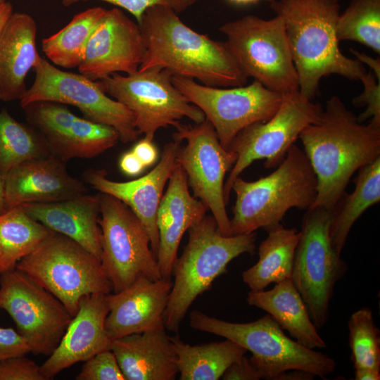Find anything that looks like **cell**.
<instances>
[{
    "label": "cell",
    "instance_id": "cell-1",
    "mask_svg": "<svg viewBox=\"0 0 380 380\" xmlns=\"http://www.w3.org/2000/svg\"><path fill=\"white\" fill-rule=\"evenodd\" d=\"M299 138L317 180L310 208L333 210L353 174L380 157V123L360 122L336 96L327 100L319 119L307 126Z\"/></svg>",
    "mask_w": 380,
    "mask_h": 380
},
{
    "label": "cell",
    "instance_id": "cell-2",
    "mask_svg": "<svg viewBox=\"0 0 380 380\" xmlns=\"http://www.w3.org/2000/svg\"><path fill=\"white\" fill-rule=\"evenodd\" d=\"M177 14L164 6L150 7L144 13L138 25L146 50L138 70L158 67L209 87L245 85L248 77L225 43L196 32Z\"/></svg>",
    "mask_w": 380,
    "mask_h": 380
},
{
    "label": "cell",
    "instance_id": "cell-3",
    "mask_svg": "<svg viewBox=\"0 0 380 380\" xmlns=\"http://www.w3.org/2000/svg\"><path fill=\"white\" fill-rule=\"evenodd\" d=\"M270 8L284 20L298 91L303 96L312 100L319 92L321 80L330 75L360 80L367 72L358 60L340 50L339 0H274Z\"/></svg>",
    "mask_w": 380,
    "mask_h": 380
},
{
    "label": "cell",
    "instance_id": "cell-4",
    "mask_svg": "<svg viewBox=\"0 0 380 380\" xmlns=\"http://www.w3.org/2000/svg\"><path fill=\"white\" fill-rule=\"evenodd\" d=\"M232 190L236 201L231 235L246 234L279 224L291 208L309 209L317 196V180L304 151L293 144L274 172L253 182L238 177Z\"/></svg>",
    "mask_w": 380,
    "mask_h": 380
},
{
    "label": "cell",
    "instance_id": "cell-5",
    "mask_svg": "<svg viewBox=\"0 0 380 380\" xmlns=\"http://www.w3.org/2000/svg\"><path fill=\"white\" fill-rule=\"evenodd\" d=\"M188 242L175 264L174 281L165 312V327L177 334L194 301L243 253L254 254L257 234L223 235L213 215L188 230Z\"/></svg>",
    "mask_w": 380,
    "mask_h": 380
},
{
    "label": "cell",
    "instance_id": "cell-6",
    "mask_svg": "<svg viewBox=\"0 0 380 380\" xmlns=\"http://www.w3.org/2000/svg\"><path fill=\"white\" fill-rule=\"evenodd\" d=\"M189 325L194 329L231 340L250 351L252 355L249 359L261 379L277 380L280 374L292 369L325 379L336 369L333 358L287 336L269 314L253 322L237 323L195 310L190 313Z\"/></svg>",
    "mask_w": 380,
    "mask_h": 380
},
{
    "label": "cell",
    "instance_id": "cell-7",
    "mask_svg": "<svg viewBox=\"0 0 380 380\" xmlns=\"http://www.w3.org/2000/svg\"><path fill=\"white\" fill-rule=\"evenodd\" d=\"M15 269L56 297L72 317L83 296L113 291L101 261L74 240L55 232L22 258Z\"/></svg>",
    "mask_w": 380,
    "mask_h": 380
},
{
    "label": "cell",
    "instance_id": "cell-8",
    "mask_svg": "<svg viewBox=\"0 0 380 380\" xmlns=\"http://www.w3.org/2000/svg\"><path fill=\"white\" fill-rule=\"evenodd\" d=\"M228 50L243 74L266 88L284 94L298 90L283 19L248 15L219 28Z\"/></svg>",
    "mask_w": 380,
    "mask_h": 380
},
{
    "label": "cell",
    "instance_id": "cell-9",
    "mask_svg": "<svg viewBox=\"0 0 380 380\" xmlns=\"http://www.w3.org/2000/svg\"><path fill=\"white\" fill-rule=\"evenodd\" d=\"M333 210L309 208L302 220L295 251L291 280L303 299L316 328L329 317V307L336 283L347 271L331 244Z\"/></svg>",
    "mask_w": 380,
    "mask_h": 380
},
{
    "label": "cell",
    "instance_id": "cell-10",
    "mask_svg": "<svg viewBox=\"0 0 380 380\" xmlns=\"http://www.w3.org/2000/svg\"><path fill=\"white\" fill-rule=\"evenodd\" d=\"M172 76L165 69L153 67L126 76L113 73L99 80L107 94L134 113L139 134L153 140L160 128L176 127L183 118L196 124L205 120L203 111L175 87Z\"/></svg>",
    "mask_w": 380,
    "mask_h": 380
},
{
    "label": "cell",
    "instance_id": "cell-11",
    "mask_svg": "<svg viewBox=\"0 0 380 380\" xmlns=\"http://www.w3.org/2000/svg\"><path fill=\"white\" fill-rule=\"evenodd\" d=\"M102 268L119 292L138 278L162 277L149 235L133 211L117 198L100 192Z\"/></svg>",
    "mask_w": 380,
    "mask_h": 380
},
{
    "label": "cell",
    "instance_id": "cell-12",
    "mask_svg": "<svg viewBox=\"0 0 380 380\" xmlns=\"http://www.w3.org/2000/svg\"><path fill=\"white\" fill-rule=\"evenodd\" d=\"M323 109L298 90L292 91L284 94L281 106L269 120L242 129L228 148L237 158L224 184L226 204L234 181L247 167L257 160H265V168L278 166L301 132L319 119Z\"/></svg>",
    "mask_w": 380,
    "mask_h": 380
},
{
    "label": "cell",
    "instance_id": "cell-13",
    "mask_svg": "<svg viewBox=\"0 0 380 380\" xmlns=\"http://www.w3.org/2000/svg\"><path fill=\"white\" fill-rule=\"evenodd\" d=\"M33 70L34 80L20 99L21 107L37 101L69 104L77 107L84 118L114 128L123 143L138 139L134 113L109 97L100 80L60 70L42 56Z\"/></svg>",
    "mask_w": 380,
    "mask_h": 380
},
{
    "label": "cell",
    "instance_id": "cell-14",
    "mask_svg": "<svg viewBox=\"0 0 380 380\" xmlns=\"http://www.w3.org/2000/svg\"><path fill=\"white\" fill-rule=\"evenodd\" d=\"M172 80L187 100L203 111L225 149L242 129L269 120L284 99V94L256 80L246 86L215 87L177 75Z\"/></svg>",
    "mask_w": 380,
    "mask_h": 380
},
{
    "label": "cell",
    "instance_id": "cell-15",
    "mask_svg": "<svg viewBox=\"0 0 380 380\" xmlns=\"http://www.w3.org/2000/svg\"><path fill=\"white\" fill-rule=\"evenodd\" d=\"M175 128L173 139L186 142L181 146L177 161L186 175L194 196L211 211L220 232L231 236L224 184L227 172L236 160V154L221 145L214 127L207 120L196 125L180 123Z\"/></svg>",
    "mask_w": 380,
    "mask_h": 380
},
{
    "label": "cell",
    "instance_id": "cell-16",
    "mask_svg": "<svg viewBox=\"0 0 380 380\" xmlns=\"http://www.w3.org/2000/svg\"><path fill=\"white\" fill-rule=\"evenodd\" d=\"M0 276V309L13 319L32 353L49 357L73 317L56 297L17 269Z\"/></svg>",
    "mask_w": 380,
    "mask_h": 380
},
{
    "label": "cell",
    "instance_id": "cell-17",
    "mask_svg": "<svg viewBox=\"0 0 380 380\" xmlns=\"http://www.w3.org/2000/svg\"><path fill=\"white\" fill-rule=\"evenodd\" d=\"M27 122L43 137L51 155L63 163L94 158L118 142L113 127L82 118L64 104L37 101L22 106Z\"/></svg>",
    "mask_w": 380,
    "mask_h": 380
},
{
    "label": "cell",
    "instance_id": "cell-18",
    "mask_svg": "<svg viewBox=\"0 0 380 380\" xmlns=\"http://www.w3.org/2000/svg\"><path fill=\"white\" fill-rule=\"evenodd\" d=\"M145 50L138 23L118 8L107 10L89 39L78 70L94 81L119 72L131 74L138 70Z\"/></svg>",
    "mask_w": 380,
    "mask_h": 380
},
{
    "label": "cell",
    "instance_id": "cell-19",
    "mask_svg": "<svg viewBox=\"0 0 380 380\" xmlns=\"http://www.w3.org/2000/svg\"><path fill=\"white\" fill-rule=\"evenodd\" d=\"M182 141L174 140L165 144L160 161L144 176L129 182L109 179L104 169L87 170L84 181L101 193L111 195L126 204L146 229L151 247L157 258L159 234L157 211L165 186L177 165V157Z\"/></svg>",
    "mask_w": 380,
    "mask_h": 380
},
{
    "label": "cell",
    "instance_id": "cell-20",
    "mask_svg": "<svg viewBox=\"0 0 380 380\" xmlns=\"http://www.w3.org/2000/svg\"><path fill=\"white\" fill-rule=\"evenodd\" d=\"M172 286L171 279L138 278L127 288L106 294L109 308L105 321L113 341L127 335L165 327V312Z\"/></svg>",
    "mask_w": 380,
    "mask_h": 380
},
{
    "label": "cell",
    "instance_id": "cell-21",
    "mask_svg": "<svg viewBox=\"0 0 380 380\" xmlns=\"http://www.w3.org/2000/svg\"><path fill=\"white\" fill-rule=\"evenodd\" d=\"M6 209L25 203L60 201L87 194L65 163L49 155L25 160L3 176Z\"/></svg>",
    "mask_w": 380,
    "mask_h": 380
},
{
    "label": "cell",
    "instance_id": "cell-22",
    "mask_svg": "<svg viewBox=\"0 0 380 380\" xmlns=\"http://www.w3.org/2000/svg\"><path fill=\"white\" fill-rule=\"evenodd\" d=\"M108 311L106 294L91 293L80 299L79 309L60 343L40 366L46 380L101 351L110 349L112 341L105 327Z\"/></svg>",
    "mask_w": 380,
    "mask_h": 380
},
{
    "label": "cell",
    "instance_id": "cell-23",
    "mask_svg": "<svg viewBox=\"0 0 380 380\" xmlns=\"http://www.w3.org/2000/svg\"><path fill=\"white\" fill-rule=\"evenodd\" d=\"M189 187L186 175L177 163L157 211L159 234L157 260L164 278L172 277L183 235L202 220L208 210L201 201L190 194Z\"/></svg>",
    "mask_w": 380,
    "mask_h": 380
},
{
    "label": "cell",
    "instance_id": "cell-24",
    "mask_svg": "<svg viewBox=\"0 0 380 380\" xmlns=\"http://www.w3.org/2000/svg\"><path fill=\"white\" fill-rule=\"evenodd\" d=\"M21 206L32 218L74 240L101 261L100 194H86L60 201L30 203Z\"/></svg>",
    "mask_w": 380,
    "mask_h": 380
},
{
    "label": "cell",
    "instance_id": "cell-25",
    "mask_svg": "<svg viewBox=\"0 0 380 380\" xmlns=\"http://www.w3.org/2000/svg\"><path fill=\"white\" fill-rule=\"evenodd\" d=\"M37 24L26 13H13L0 31V101L20 100L27 89L25 78L41 56Z\"/></svg>",
    "mask_w": 380,
    "mask_h": 380
},
{
    "label": "cell",
    "instance_id": "cell-26",
    "mask_svg": "<svg viewBox=\"0 0 380 380\" xmlns=\"http://www.w3.org/2000/svg\"><path fill=\"white\" fill-rule=\"evenodd\" d=\"M110 350L126 380H174L179 374L177 355L165 329L116 338Z\"/></svg>",
    "mask_w": 380,
    "mask_h": 380
},
{
    "label": "cell",
    "instance_id": "cell-27",
    "mask_svg": "<svg viewBox=\"0 0 380 380\" xmlns=\"http://www.w3.org/2000/svg\"><path fill=\"white\" fill-rule=\"evenodd\" d=\"M246 301L249 305L267 312L302 346L312 350L327 347L291 279L275 284L268 291H250Z\"/></svg>",
    "mask_w": 380,
    "mask_h": 380
},
{
    "label": "cell",
    "instance_id": "cell-28",
    "mask_svg": "<svg viewBox=\"0 0 380 380\" xmlns=\"http://www.w3.org/2000/svg\"><path fill=\"white\" fill-rule=\"evenodd\" d=\"M266 231L268 235L260 244L258 262L241 274L243 282L252 291L291 279L300 231L284 228L280 223Z\"/></svg>",
    "mask_w": 380,
    "mask_h": 380
},
{
    "label": "cell",
    "instance_id": "cell-29",
    "mask_svg": "<svg viewBox=\"0 0 380 380\" xmlns=\"http://www.w3.org/2000/svg\"><path fill=\"white\" fill-rule=\"evenodd\" d=\"M177 355L180 380H217L247 350L226 339L221 342L191 346L178 334L170 336Z\"/></svg>",
    "mask_w": 380,
    "mask_h": 380
},
{
    "label": "cell",
    "instance_id": "cell-30",
    "mask_svg": "<svg viewBox=\"0 0 380 380\" xmlns=\"http://www.w3.org/2000/svg\"><path fill=\"white\" fill-rule=\"evenodd\" d=\"M380 201V157L358 170L355 188L344 195L333 210L330 239L336 253L341 255L350 229L369 207Z\"/></svg>",
    "mask_w": 380,
    "mask_h": 380
},
{
    "label": "cell",
    "instance_id": "cell-31",
    "mask_svg": "<svg viewBox=\"0 0 380 380\" xmlns=\"http://www.w3.org/2000/svg\"><path fill=\"white\" fill-rule=\"evenodd\" d=\"M53 231L28 215L21 205L0 214V274L13 270Z\"/></svg>",
    "mask_w": 380,
    "mask_h": 380
},
{
    "label": "cell",
    "instance_id": "cell-32",
    "mask_svg": "<svg viewBox=\"0 0 380 380\" xmlns=\"http://www.w3.org/2000/svg\"><path fill=\"white\" fill-rule=\"evenodd\" d=\"M106 11L102 7H94L75 15L58 32L42 39V48L45 56L60 67H78L89 39Z\"/></svg>",
    "mask_w": 380,
    "mask_h": 380
},
{
    "label": "cell",
    "instance_id": "cell-33",
    "mask_svg": "<svg viewBox=\"0 0 380 380\" xmlns=\"http://www.w3.org/2000/svg\"><path fill=\"white\" fill-rule=\"evenodd\" d=\"M51 155L42 134L28 122L16 120L0 110V175L28 159Z\"/></svg>",
    "mask_w": 380,
    "mask_h": 380
},
{
    "label": "cell",
    "instance_id": "cell-34",
    "mask_svg": "<svg viewBox=\"0 0 380 380\" xmlns=\"http://www.w3.org/2000/svg\"><path fill=\"white\" fill-rule=\"evenodd\" d=\"M339 42L354 41L380 53V0H351L337 20Z\"/></svg>",
    "mask_w": 380,
    "mask_h": 380
},
{
    "label": "cell",
    "instance_id": "cell-35",
    "mask_svg": "<svg viewBox=\"0 0 380 380\" xmlns=\"http://www.w3.org/2000/svg\"><path fill=\"white\" fill-rule=\"evenodd\" d=\"M349 345L354 369H369L380 372L379 329L369 308L353 312L348 321Z\"/></svg>",
    "mask_w": 380,
    "mask_h": 380
},
{
    "label": "cell",
    "instance_id": "cell-36",
    "mask_svg": "<svg viewBox=\"0 0 380 380\" xmlns=\"http://www.w3.org/2000/svg\"><path fill=\"white\" fill-rule=\"evenodd\" d=\"M76 380H126L110 349L101 351L84 362Z\"/></svg>",
    "mask_w": 380,
    "mask_h": 380
},
{
    "label": "cell",
    "instance_id": "cell-37",
    "mask_svg": "<svg viewBox=\"0 0 380 380\" xmlns=\"http://www.w3.org/2000/svg\"><path fill=\"white\" fill-rule=\"evenodd\" d=\"M93 0H61L64 6H70L80 1ZM104 1L123 8L132 14L139 24L144 13L154 6H164L171 8L179 13L197 3L199 0H96Z\"/></svg>",
    "mask_w": 380,
    "mask_h": 380
},
{
    "label": "cell",
    "instance_id": "cell-38",
    "mask_svg": "<svg viewBox=\"0 0 380 380\" xmlns=\"http://www.w3.org/2000/svg\"><path fill=\"white\" fill-rule=\"evenodd\" d=\"M363 91L352 100L353 105L357 108L366 109L357 117L360 122L367 120L380 123V81L371 72H367L360 80Z\"/></svg>",
    "mask_w": 380,
    "mask_h": 380
},
{
    "label": "cell",
    "instance_id": "cell-39",
    "mask_svg": "<svg viewBox=\"0 0 380 380\" xmlns=\"http://www.w3.org/2000/svg\"><path fill=\"white\" fill-rule=\"evenodd\" d=\"M0 380H46L40 366L25 355L0 362Z\"/></svg>",
    "mask_w": 380,
    "mask_h": 380
},
{
    "label": "cell",
    "instance_id": "cell-40",
    "mask_svg": "<svg viewBox=\"0 0 380 380\" xmlns=\"http://www.w3.org/2000/svg\"><path fill=\"white\" fill-rule=\"evenodd\" d=\"M31 352L26 339L13 328L0 327V362Z\"/></svg>",
    "mask_w": 380,
    "mask_h": 380
},
{
    "label": "cell",
    "instance_id": "cell-41",
    "mask_svg": "<svg viewBox=\"0 0 380 380\" xmlns=\"http://www.w3.org/2000/svg\"><path fill=\"white\" fill-rule=\"evenodd\" d=\"M221 379L224 380H260L261 376L249 357L244 355L227 369Z\"/></svg>",
    "mask_w": 380,
    "mask_h": 380
},
{
    "label": "cell",
    "instance_id": "cell-42",
    "mask_svg": "<svg viewBox=\"0 0 380 380\" xmlns=\"http://www.w3.org/2000/svg\"><path fill=\"white\" fill-rule=\"evenodd\" d=\"M132 151L145 167L151 166L158 158V150L153 144V140L145 137L134 145Z\"/></svg>",
    "mask_w": 380,
    "mask_h": 380
},
{
    "label": "cell",
    "instance_id": "cell-43",
    "mask_svg": "<svg viewBox=\"0 0 380 380\" xmlns=\"http://www.w3.org/2000/svg\"><path fill=\"white\" fill-rule=\"evenodd\" d=\"M119 165L123 173L132 177L138 175L145 168L132 151L127 152L121 156Z\"/></svg>",
    "mask_w": 380,
    "mask_h": 380
},
{
    "label": "cell",
    "instance_id": "cell-44",
    "mask_svg": "<svg viewBox=\"0 0 380 380\" xmlns=\"http://www.w3.org/2000/svg\"><path fill=\"white\" fill-rule=\"evenodd\" d=\"M350 51L355 56V58L362 64L367 65L370 68V71L375 75L376 78L380 81V58H373L353 49H351Z\"/></svg>",
    "mask_w": 380,
    "mask_h": 380
},
{
    "label": "cell",
    "instance_id": "cell-45",
    "mask_svg": "<svg viewBox=\"0 0 380 380\" xmlns=\"http://www.w3.org/2000/svg\"><path fill=\"white\" fill-rule=\"evenodd\" d=\"M355 380H379L380 372L369 369H355Z\"/></svg>",
    "mask_w": 380,
    "mask_h": 380
},
{
    "label": "cell",
    "instance_id": "cell-46",
    "mask_svg": "<svg viewBox=\"0 0 380 380\" xmlns=\"http://www.w3.org/2000/svg\"><path fill=\"white\" fill-rule=\"evenodd\" d=\"M13 13V7L10 2L6 1L0 5V31Z\"/></svg>",
    "mask_w": 380,
    "mask_h": 380
},
{
    "label": "cell",
    "instance_id": "cell-47",
    "mask_svg": "<svg viewBox=\"0 0 380 380\" xmlns=\"http://www.w3.org/2000/svg\"><path fill=\"white\" fill-rule=\"evenodd\" d=\"M4 194V182L3 176L0 175V214L6 210Z\"/></svg>",
    "mask_w": 380,
    "mask_h": 380
},
{
    "label": "cell",
    "instance_id": "cell-48",
    "mask_svg": "<svg viewBox=\"0 0 380 380\" xmlns=\"http://www.w3.org/2000/svg\"><path fill=\"white\" fill-rule=\"evenodd\" d=\"M230 4L236 6H246L250 4H254L259 3L260 1H267L270 4L274 1V0H227Z\"/></svg>",
    "mask_w": 380,
    "mask_h": 380
},
{
    "label": "cell",
    "instance_id": "cell-49",
    "mask_svg": "<svg viewBox=\"0 0 380 380\" xmlns=\"http://www.w3.org/2000/svg\"><path fill=\"white\" fill-rule=\"evenodd\" d=\"M6 0H0V5L6 2Z\"/></svg>",
    "mask_w": 380,
    "mask_h": 380
}]
</instances>
